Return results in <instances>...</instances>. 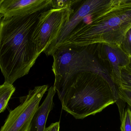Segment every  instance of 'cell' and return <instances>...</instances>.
<instances>
[{"mask_svg": "<svg viewBox=\"0 0 131 131\" xmlns=\"http://www.w3.org/2000/svg\"><path fill=\"white\" fill-rule=\"evenodd\" d=\"M44 11L2 19L0 69L5 82L13 85L16 80L27 75L40 56L32 35L38 17Z\"/></svg>", "mask_w": 131, "mask_h": 131, "instance_id": "6da1fadb", "label": "cell"}, {"mask_svg": "<svg viewBox=\"0 0 131 131\" xmlns=\"http://www.w3.org/2000/svg\"><path fill=\"white\" fill-rule=\"evenodd\" d=\"M57 94L62 109L76 119L95 115L119 100L117 89L91 72L75 75Z\"/></svg>", "mask_w": 131, "mask_h": 131, "instance_id": "7a4b0ae2", "label": "cell"}, {"mask_svg": "<svg viewBox=\"0 0 131 131\" xmlns=\"http://www.w3.org/2000/svg\"><path fill=\"white\" fill-rule=\"evenodd\" d=\"M131 28V0H112L104 12L78 25L60 47L103 44L120 46Z\"/></svg>", "mask_w": 131, "mask_h": 131, "instance_id": "3957f363", "label": "cell"}, {"mask_svg": "<svg viewBox=\"0 0 131 131\" xmlns=\"http://www.w3.org/2000/svg\"><path fill=\"white\" fill-rule=\"evenodd\" d=\"M96 45L79 47H61L53 54L52 70L55 77L53 86L57 93L74 75L84 72L99 74L117 88L109 72L95 54Z\"/></svg>", "mask_w": 131, "mask_h": 131, "instance_id": "277c9868", "label": "cell"}, {"mask_svg": "<svg viewBox=\"0 0 131 131\" xmlns=\"http://www.w3.org/2000/svg\"><path fill=\"white\" fill-rule=\"evenodd\" d=\"M74 12L72 8H51L42 12L32 35V41L39 55L47 50Z\"/></svg>", "mask_w": 131, "mask_h": 131, "instance_id": "5b68a950", "label": "cell"}, {"mask_svg": "<svg viewBox=\"0 0 131 131\" xmlns=\"http://www.w3.org/2000/svg\"><path fill=\"white\" fill-rule=\"evenodd\" d=\"M47 85L36 86L23 97L21 104L11 111L0 131H28L31 120L44 95L48 90Z\"/></svg>", "mask_w": 131, "mask_h": 131, "instance_id": "8992f818", "label": "cell"}, {"mask_svg": "<svg viewBox=\"0 0 131 131\" xmlns=\"http://www.w3.org/2000/svg\"><path fill=\"white\" fill-rule=\"evenodd\" d=\"M112 0L82 1L74 11L69 20L61 28L54 40L43 52L47 56H52L67 37L84 19L104 12L111 6Z\"/></svg>", "mask_w": 131, "mask_h": 131, "instance_id": "52a82bcc", "label": "cell"}, {"mask_svg": "<svg viewBox=\"0 0 131 131\" xmlns=\"http://www.w3.org/2000/svg\"><path fill=\"white\" fill-rule=\"evenodd\" d=\"M95 53L116 85L120 81L122 70L128 64L129 56L120 46L109 44H97Z\"/></svg>", "mask_w": 131, "mask_h": 131, "instance_id": "ba28073f", "label": "cell"}, {"mask_svg": "<svg viewBox=\"0 0 131 131\" xmlns=\"http://www.w3.org/2000/svg\"><path fill=\"white\" fill-rule=\"evenodd\" d=\"M51 0H4L0 13L4 18L23 16L51 8Z\"/></svg>", "mask_w": 131, "mask_h": 131, "instance_id": "9c48e42d", "label": "cell"}, {"mask_svg": "<svg viewBox=\"0 0 131 131\" xmlns=\"http://www.w3.org/2000/svg\"><path fill=\"white\" fill-rule=\"evenodd\" d=\"M47 95L35 114L28 131H44L48 115L54 107L53 101L56 92L53 86L48 90Z\"/></svg>", "mask_w": 131, "mask_h": 131, "instance_id": "30bf717a", "label": "cell"}, {"mask_svg": "<svg viewBox=\"0 0 131 131\" xmlns=\"http://www.w3.org/2000/svg\"><path fill=\"white\" fill-rule=\"evenodd\" d=\"M15 90V88L13 85L7 82L0 85V113L5 110Z\"/></svg>", "mask_w": 131, "mask_h": 131, "instance_id": "8fae6325", "label": "cell"}, {"mask_svg": "<svg viewBox=\"0 0 131 131\" xmlns=\"http://www.w3.org/2000/svg\"><path fill=\"white\" fill-rule=\"evenodd\" d=\"M80 0H51V8L56 9L72 8L73 6L79 4Z\"/></svg>", "mask_w": 131, "mask_h": 131, "instance_id": "7c38bea8", "label": "cell"}, {"mask_svg": "<svg viewBox=\"0 0 131 131\" xmlns=\"http://www.w3.org/2000/svg\"><path fill=\"white\" fill-rule=\"evenodd\" d=\"M116 86L117 88H122L131 90V74L125 67L122 70L120 81Z\"/></svg>", "mask_w": 131, "mask_h": 131, "instance_id": "4fadbf2b", "label": "cell"}, {"mask_svg": "<svg viewBox=\"0 0 131 131\" xmlns=\"http://www.w3.org/2000/svg\"><path fill=\"white\" fill-rule=\"evenodd\" d=\"M121 131H131V108L128 107L122 114Z\"/></svg>", "mask_w": 131, "mask_h": 131, "instance_id": "5bb4252c", "label": "cell"}, {"mask_svg": "<svg viewBox=\"0 0 131 131\" xmlns=\"http://www.w3.org/2000/svg\"><path fill=\"white\" fill-rule=\"evenodd\" d=\"M118 99L126 102L131 108V90L126 88H117Z\"/></svg>", "mask_w": 131, "mask_h": 131, "instance_id": "9a60e30c", "label": "cell"}, {"mask_svg": "<svg viewBox=\"0 0 131 131\" xmlns=\"http://www.w3.org/2000/svg\"><path fill=\"white\" fill-rule=\"evenodd\" d=\"M120 47L128 55L131 54V28L127 32Z\"/></svg>", "mask_w": 131, "mask_h": 131, "instance_id": "2e32d148", "label": "cell"}, {"mask_svg": "<svg viewBox=\"0 0 131 131\" xmlns=\"http://www.w3.org/2000/svg\"><path fill=\"white\" fill-rule=\"evenodd\" d=\"M60 122L52 123L49 127L46 128L44 131H60Z\"/></svg>", "mask_w": 131, "mask_h": 131, "instance_id": "e0dca14e", "label": "cell"}, {"mask_svg": "<svg viewBox=\"0 0 131 131\" xmlns=\"http://www.w3.org/2000/svg\"><path fill=\"white\" fill-rule=\"evenodd\" d=\"M125 68L131 74V54L129 56V61L127 65Z\"/></svg>", "mask_w": 131, "mask_h": 131, "instance_id": "ac0fdd59", "label": "cell"}, {"mask_svg": "<svg viewBox=\"0 0 131 131\" xmlns=\"http://www.w3.org/2000/svg\"><path fill=\"white\" fill-rule=\"evenodd\" d=\"M2 17H3V16H2V15L0 13V22H1L2 19Z\"/></svg>", "mask_w": 131, "mask_h": 131, "instance_id": "d6986e66", "label": "cell"}, {"mask_svg": "<svg viewBox=\"0 0 131 131\" xmlns=\"http://www.w3.org/2000/svg\"><path fill=\"white\" fill-rule=\"evenodd\" d=\"M3 1H4V0H0V6H1L2 3L3 2Z\"/></svg>", "mask_w": 131, "mask_h": 131, "instance_id": "ffe728a7", "label": "cell"}]
</instances>
